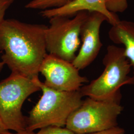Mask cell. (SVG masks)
Segmentation results:
<instances>
[{
  "mask_svg": "<svg viewBox=\"0 0 134 134\" xmlns=\"http://www.w3.org/2000/svg\"><path fill=\"white\" fill-rule=\"evenodd\" d=\"M47 26L5 19L0 24L2 62L12 72L34 79L47 54L45 30Z\"/></svg>",
  "mask_w": 134,
  "mask_h": 134,
  "instance_id": "1",
  "label": "cell"
},
{
  "mask_svg": "<svg viewBox=\"0 0 134 134\" xmlns=\"http://www.w3.org/2000/svg\"><path fill=\"white\" fill-rule=\"evenodd\" d=\"M32 80L42 91V96L26 117V131L34 132L48 126H66L69 116L82 102L80 90L59 91L45 85L38 77Z\"/></svg>",
  "mask_w": 134,
  "mask_h": 134,
  "instance_id": "2",
  "label": "cell"
},
{
  "mask_svg": "<svg viewBox=\"0 0 134 134\" xmlns=\"http://www.w3.org/2000/svg\"><path fill=\"white\" fill-rule=\"evenodd\" d=\"M102 62L104 70L100 76L80 89L83 97L107 99L120 94L122 86L134 85V77L129 76L132 66L123 47L109 45Z\"/></svg>",
  "mask_w": 134,
  "mask_h": 134,
  "instance_id": "3",
  "label": "cell"
},
{
  "mask_svg": "<svg viewBox=\"0 0 134 134\" xmlns=\"http://www.w3.org/2000/svg\"><path fill=\"white\" fill-rule=\"evenodd\" d=\"M120 99L121 94L105 100L87 97L69 116L65 127L76 134H86L118 126V118L123 110Z\"/></svg>",
  "mask_w": 134,
  "mask_h": 134,
  "instance_id": "4",
  "label": "cell"
},
{
  "mask_svg": "<svg viewBox=\"0 0 134 134\" xmlns=\"http://www.w3.org/2000/svg\"><path fill=\"white\" fill-rule=\"evenodd\" d=\"M40 91L33 80L14 72L0 82V119L9 131H26L23 105L29 96Z\"/></svg>",
  "mask_w": 134,
  "mask_h": 134,
  "instance_id": "5",
  "label": "cell"
},
{
  "mask_svg": "<svg viewBox=\"0 0 134 134\" xmlns=\"http://www.w3.org/2000/svg\"><path fill=\"white\" fill-rule=\"evenodd\" d=\"M88 14V11L82 10L72 19L64 16L49 19L50 25L47 26L45 34L47 52L72 62L80 46L81 26Z\"/></svg>",
  "mask_w": 134,
  "mask_h": 134,
  "instance_id": "6",
  "label": "cell"
},
{
  "mask_svg": "<svg viewBox=\"0 0 134 134\" xmlns=\"http://www.w3.org/2000/svg\"><path fill=\"white\" fill-rule=\"evenodd\" d=\"M40 72L45 77V85L59 91H78L84 83L88 82L87 79L81 76L72 62L50 54L45 56Z\"/></svg>",
  "mask_w": 134,
  "mask_h": 134,
  "instance_id": "7",
  "label": "cell"
},
{
  "mask_svg": "<svg viewBox=\"0 0 134 134\" xmlns=\"http://www.w3.org/2000/svg\"><path fill=\"white\" fill-rule=\"evenodd\" d=\"M106 20L105 16L100 13L88 12V16L81 26V47L72 62L79 71L91 65L99 54L103 46L100 37V29L101 24Z\"/></svg>",
  "mask_w": 134,
  "mask_h": 134,
  "instance_id": "8",
  "label": "cell"
},
{
  "mask_svg": "<svg viewBox=\"0 0 134 134\" xmlns=\"http://www.w3.org/2000/svg\"><path fill=\"white\" fill-rule=\"evenodd\" d=\"M82 10L100 13L105 16L107 21L111 25L116 24L120 20L116 14L107 9L105 0H75L60 8L42 10L40 14L44 18L48 19L54 16L70 18Z\"/></svg>",
  "mask_w": 134,
  "mask_h": 134,
  "instance_id": "9",
  "label": "cell"
},
{
  "mask_svg": "<svg viewBox=\"0 0 134 134\" xmlns=\"http://www.w3.org/2000/svg\"><path fill=\"white\" fill-rule=\"evenodd\" d=\"M108 36L113 43L124 45L125 54L131 65L134 78V22L120 20L112 25Z\"/></svg>",
  "mask_w": 134,
  "mask_h": 134,
  "instance_id": "10",
  "label": "cell"
},
{
  "mask_svg": "<svg viewBox=\"0 0 134 134\" xmlns=\"http://www.w3.org/2000/svg\"><path fill=\"white\" fill-rule=\"evenodd\" d=\"M75 0H32L25 5L26 9L44 10L57 8L67 5Z\"/></svg>",
  "mask_w": 134,
  "mask_h": 134,
  "instance_id": "11",
  "label": "cell"
},
{
  "mask_svg": "<svg viewBox=\"0 0 134 134\" xmlns=\"http://www.w3.org/2000/svg\"><path fill=\"white\" fill-rule=\"evenodd\" d=\"M105 4L107 9L115 14L124 12L128 7V0H105Z\"/></svg>",
  "mask_w": 134,
  "mask_h": 134,
  "instance_id": "12",
  "label": "cell"
},
{
  "mask_svg": "<svg viewBox=\"0 0 134 134\" xmlns=\"http://www.w3.org/2000/svg\"><path fill=\"white\" fill-rule=\"evenodd\" d=\"M34 134H77L67 128L57 126H48L39 129Z\"/></svg>",
  "mask_w": 134,
  "mask_h": 134,
  "instance_id": "13",
  "label": "cell"
},
{
  "mask_svg": "<svg viewBox=\"0 0 134 134\" xmlns=\"http://www.w3.org/2000/svg\"><path fill=\"white\" fill-rule=\"evenodd\" d=\"M14 0H0V24L5 19V15L12 4L14 2Z\"/></svg>",
  "mask_w": 134,
  "mask_h": 134,
  "instance_id": "14",
  "label": "cell"
},
{
  "mask_svg": "<svg viewBox=\"0 0 134 134\" xmlns=\"http://www.w3.org/2000/svg\"><path fill=\"white\" fill-rule=\"evenodd\" d=\"M86 134H126L124 129L117 126L109 129Z\"/></svg>",
  "mask_w": 134,
  "mask_h": 134,
  "instance_id": "15",
  "label": "cell"
},
{
  "mask_svg": "<svg viewBox=\"0 0 134 134\" xmlns=\"http://www.w3.org/2000/svg\"><path fill=\"white\" fill-rule=\"evenodd\" d=\"M9 131L7 129L5 125L0 119V134H5L8 133Z\"/></svg>",
  "mask_w": 134,
  "mask_h": 134,
  "instance_id": "16",
  "label": "cell"
},
{
  "mask_svg": "<svg viewBox=\"0 0 134 134\" xmlns=\"http://www.w3.org/2000/svg\"><path fill=\"white\" fill-rule=\"evenodd\" d=\"M5 134H34V132H29L27 131H25L23 132H15V133H10L9 132L8 133Z\"/></svg>",
  "mask_w": 134,
  "mask_h": 134,
  "instance_id": "17",
  "label": "cell"
},
{
  "mask_svg": "<svg viewBox=\"0 0 134 134\" xmlns=\"http://www.w3.org/2000/svg\"><path fill=\"white\" fill-rule=\"evenodd\" d=\"M4 65H5V64L4 63V62H3L2 61V62L0 61V72L2 70V69H3V68L4 67Z\"/></svg>",
  "mask_w": 134,
  "mask_h": 134,
  "instance_id": "18",
  "label": "cell"
}]
</instances>
